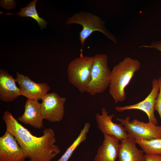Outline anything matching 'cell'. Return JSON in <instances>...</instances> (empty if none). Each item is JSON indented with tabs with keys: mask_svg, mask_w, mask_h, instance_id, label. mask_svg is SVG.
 Instances as JSON below:
<instances>
[{
	"mask_svg": "<svg viewBox=\"0 0 161 161\" xmlns=\"http://www.w3.org/2000/svg\"><path fill=\"white\" fill-rule=\"evenodd\" d=\"M159 91L155 100L154 105V110L157 112L161 120V78H159Z\"/></svg>",
	"mask_w": 161,
	"mask_h": 161,
	"instance_id": "d6986e66",
	"label": "cell"
},
{
	"mask_svg": "<svg viewBox=\"0 0 161 161\" xmlns=\"http://www.w3.org/2000/svg\"><path fill=\"white\" fill-rule=\"evenodd\" d=\"M116 119L123 125L128 135L135 140L161 138V125H156L150 122L145 123L137 119L130 120L129 116L124 119Z\"/></svg>",
	"mask_w": 161,
	"mask_h": 161,
	"instance_id": "8992f818",
	"label": "cell"
},
{
	"mask_svg": "<svg viewBox=\"0 0 161 161\" xmlns=\"http://www.w3.org/2000/svg\"><path fill=\"white\" fill-rule=\"evenodd\" d=\"M41 100V109L44 119L52 122L61 121L64 114L66 98L54 92L47 93Z\"/></svg>",
	"mask_w": 161,
	"mask_h": 161,
	"instance_id": "52a82bcc",
	"label": "cell"
},
{
	"mask_svg": "<svg viewBox=\"0 0 161 161\" xmlns=\"http://www.w3.org/2000/svg\"><path fill=\"white\" fill-rule=\"evenodd\" d=\"M145 154L161 155V138L135 140Z\"/></svg>",
	"mask_w": 161,
	"mask_h": 161,
	"instance_id": "ac0fdd59",
	"label": "cell"
},
{
	"mask_svg": "<svg viewBox=\"0 0 161 161\" xmlns=\"http://www.w3.org/2000/svg\"><path fill=\"white\" fill-rule=\"evenodd\" d=\"M41 103L38 100L27 99L25 103L23 114L18 120L25 124L36 128H43L44 119L41 112Z\"/></svg>",
	"mask_w": 161,
	"mask_h": 161,
	"instance_id": "7c38bea8",
	"label": "cell"
},
{
	"mask_svg": "<svg viewBox=\"0 0 161 161\" xmlns=\"http://www.w3.org/2000/svg\"><path fill=\"white\" fill-rule=\"evenodd\" d=\"M145 161H161V155L145 154Z\"/></svg>",
	"mask_w": 161,
	"mask_h": 161,
	"instance_id": "ffe728a7",
	"label": "cell"
},
{
	"mask_svg": "<svg viewBox=\"0 0 161 161\" xmlns=\"http://www.w3.org/2000/svg\"><path fill=\"white\" fill-rule=\"evenodd\" d=\"M150 47L151 48H154L161 52V39L152 42Z\"/></svg>",
	"mask_w": 161,
	"mask_h": 161,
	"instance_id": "44dd1931",
	"label": "cell"
},
{
	"mask_svg": "<svg viewBox=\"0 0 161 161\" xmlns=\"http://www.w3.org/2000/svg\"><path fill=\"white\" fill-rule=\"evenodd\" d=\"M90 126V124L89 122L85 123L83 128L81 130L77 138L57 161H68L77 148L86 140Z\"/></svg>",
	"mask_w": 161,
	"mask_h": 161,
	"instance_id": "2e32d148",
	"label": "cell"
},
{
	"mask_svg": "<svg viewBox=\"0 0 161 161\" xmlns=\"http://www.w3.org/2000/svg\"><path fill=\"white\" fill-rule=\"evenodd\" d=\"M140 66L138 60L127 57L113 67L111 71L109 92L115 103L126 100L125 89Z\"/></svg>",
	"mask_w": 161,
	"mask_h": 161,
	"instance_id": "7a4b0ae2",
	"label": "cell"
},
{
	"mask_svg": "<svg viewBox=\"0 0 161 161\" xmlns=\"http://www.w3.org/2000/svg\"><path fill=\"white\" fill-rule=\"evenodd\" d=\"M101 114L97 113L95 119L99 129L103 134L114 136L120 140L127 138L128 134L121 123H116L112 121L114 114H108L106 109L103 108L101 109Z\"/></svg>",
	"mask_w": 161,
	"mask_h": 161,
	"instance_id": "8fae6325",
	"label": "cell"
},
{
	"mask_svg": "<svg viewBox=\"0 0 161 161\" xmlns=\"http://www.w3.org/2000/svg\"><path fill=\"white\" fill-rule=\"evenodd\" d=\"M2 118L6 130L15 137L30 161H51L60 153L58 146L55 144V134L51 129H45L43 135L38 137L32 134L9 111L4 112Z\"/></svg>",
	"mask_w": 161,
	"mask_h": 161,
	"instance_id": "6da1fadb",
	"label": "cell"
},
{
	"mask_svg": "<svg viewBox=\"0 0 161 161\" xmlns=\"http://www.w3.org/2000/svg\"><path fill=\"white\" fill-rule=\"evenodd\" d=\"M135 140L128 135L127 138L121 140L118 161H145L144 152L138 149Z\"/></svg>",
	"mask_w": 161,
	"mask_h": 161,
	"instance_id": "9a60e30c",
	"label": "cell"
},
{
	"mask_svg": "<svg viewBox=\"0 0 161 161\" xmlns=\"http://www.w3.org/2000/svg\"><path fill=\"white\" fill-rule=\"evenodd\" d=\"M16 80L7 71L0 70V99L6 102H12L21 95Z\"/></svg>",
	"mask_w": 161,
	"mask_h": 161,
	"instance_id": "5bb4252c",
	"label": "cell"
},
{
	"mask_svg": "<svg viewBox=\"0 0 161 161\" xmlns=\"http://www.w3.org/2000/svg\"><path fill=\"white\" fill-rule=\"evenodd\" d=\"M26 158L15 137L6 130L0 137V161H24Z\"/></svg>",
	"mask_w": 161,
	"mask_h": 161,
	"instance_id": "9c48e42d",
	"label": "cell"
},
{
	"mask_svg": "<svg viewBox=\"0 0 161 161\" xmlns=\"http://www.w3.org/2000/svg\"><path fill=\"white\" fill-rule=\"evenodd\" d=\"M94 58V56L81 55L72 61L68 66V81L81 93L86 92L90 81Z\"/></svg>",
	"mask_w": 161,
	"mask_h": 161,
	"instance_id": "277c9868",
	"label": "cell"
},
{
	"mask_svg": "<svg viewBox=\"0 0 161 161\" xmlns=\"http://www.w3.org/2000/svg\"><path fill=\"white\" fill-rule=\"evenodd\" d=\"M66 24H78L82 26V29L79 33V40L83 48L86 40L95 31L102 33L114 43H117L116 38L107 30L101 18L90 12L81 11L73 14L68 18Z\"/></svg>",
	"mask_w": 161,
	"mask_h": 161,
	"instance_id": "3957f363",
	"label": "cell"
},
{
	"mask_svg": "<svg viewBox=\"0 0 161 161\" xmlns=\"http://www.w3.org/2000/svg\"><path fill=\"white\" fill-rule=\"evenodd\" d=\"M94 57L91 80L86 92L92 95L103 92L109 87L111 76L107 54H97Z\"/></svg>",
	"mask_w": 161,
	"mask_h": 161,
	"instance_id": "5b68a950",
	"label": "cell"
},
{
	"mask_svg": "<svg viewBox=\"0 0 161 161\" xmlns=\"http://www.w3.org/2000/svg\"><path fill=\"white\" fill-rule=\"evenodd\" d=\"M38 0L32 1L26 7L22 8L20 11L17 13L22 17H30L38 23L41 30L47 27L48 24L42 18L40 17L36 9V4Z\"/></svg>",
	"mask_w": 161,
	"mask_h": 161,
	"instance_id": "e0dca14e",
	"label": "cell"
},
{
	"mask_svg": "<svg viewBox=\"0 0 161 161\" xmlns=\"http://www.w3.org/2000/svg\"><path fill=\"white\" fill-rule=\"evenodd\" d=\"M16 82L18 83L21 95L27 99L41 100L50 90L46 83H36L28 76L16 72Z\"/></svg>",
	"mask_w": 161,
	"mask_h": 161,
	"instance_id": "30bf717a",
	"label": "cell"
},
{
	"mask_svg": "<svg viewBox=\"0 0 161 161\" xmlns=\"http://www.w3.org/2000/svg\"><path fill=\"white\" fill-rule=\"evenodd\" d=\"M152 86L151 92L144 100L134 104L123 106H116L115 108L116 110L119 112L132 109L142 111L147 115L149 122L157 125L158 121L154 114V105L159 91V79L154 78L152 81Z\"/></svg>",
	"mask_w": 161,
	"mask_h": 161,
	"instance_id": "ba28073f",
	"label": "cell"
},
{
	"mask_svg": "<svg viewBox=\"0 0 161 161\" xmlns=\"http://www.w3.org/2000/svg\"><path fill=\"white\" fill-rule=\"evenodd\" d=\"M104 139L98 148L94 161H115L118 157L120 140L116 137L103 134Z\"/></svg>",
	"mask_w": 161,
	"mask_h": 161,
	"instance_id": "4fadbf2b",
	"label": "cell"
}]
</instances>
